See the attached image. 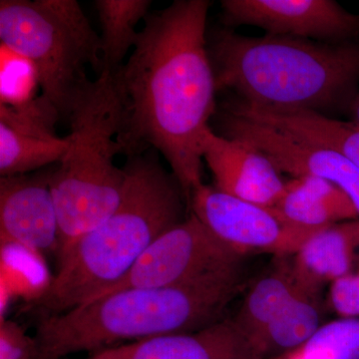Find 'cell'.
<instances>
[{
    "mask_svg": "<svg viewBox=\"0 0 359 359\" xmlns=\"http://www.w3.org/2000/svg\"><path fill=\"white\" fill-rule=\"evenodd\" d=\"M208 0H177L148 14L128 60L114 73L123 107L122 154L159 151L189 207L202 185L203 142L216 114L207 41Z\"/></svg>",
    "mask_w": 359,
    "mask_h": 359,
    "instance_id": "cell-1",
    "label": "cell"
},
{
    "mask_svg": "<svg viewBox=\"0 0 359 359\" xmlns=\"http://www.w3.org/2000/svg\"><path fill=\"white\" fill-rule=\"evenodd\" d=\"M209 44L217 90H233L257 109L325 114L349 109L359 91L355 42L249 37L221 30Z\"/></svg>",
    "mask_w": 359,
    "mask_h": 359,
    "instance_id": "cell-2",
    "label": "cell"
},
{
    "mask_svg": "<svg viewBox=\"0 0 359 359\" xmlns=\"http://www.w3.org/2000/svg\"><path fill=\"white\" fill-rule=\"evenodd\" d=\"M153 151L128 157L126 184L115 211L59 259L56 275L39 299L47 316L77 308L114 287L156 238L183 221L181 187Z\"/></svg>",
    "mask_w": 359,
    "mask_h": 359,
    "instance_id": "cell-3",
    "label": "cell"
},
{
    "mask_svg": "<svg viewBox=\"0 0 359 359\" xmlns=\"http://www.w3.org/2000/svg\"><path fill=\"white\" fill-rule=\"evenodd\" d=\"M241 269L195 282L101 295L37 325L39 359L96 353L122 340L197 332L223 320L242 289Z\"/></svg>",
    "mask_w": 359,
    "mask_h": 359,
    "instance_id": "cell-4",
    "label": "cell"
},
{
    "mask_svg": "<svg viewBox=\"0 0 359 359\" xmlns=\"http://www.w3.org/2000/svg\"><path fill=\"white\" fill-rule=\"evenodd\" d=\"M123 107L114 73L103 69L71 111L67 151L49 172L59 224L58 259L119 205L126 172L116 166Z\"/></svg>",
    "mask_w": 359,
    "mask_h": 359,
    "instance_id": "cell-5",
    "label": "cell"
},
{
    "mask_svg": "<svg viewBox=\"0 0 359 359\" xmlns=\"http://www.w3.org/2000/svg\"><path fill=\"white\" fill-rule=\"evenodd\" d=\"M0 40L32 63L41 95L66 120L91 81L87 67L103 71L100 36L76 0H1Z\"/></svg>",
    "mask_w": 359,
    "mask_h": 359,
    "instance_id": "cell-6",
    "label": "cell"
},
{
    "mask_svg": "<svg viewBox=\"0 0 359 359\" xmlns=\"http://www.w3.org/2000/svg\"><path fill=\"white\" fill-rule=\"evenodd\" d=\"M244 257L219 240L191 212L189 218L156 238L129 273L101 295L195 282L241 269Z\"/></svg>",
    "mask_w": 359,
    "mask_h": 359,
    "instance_id": "cell-7",
    "label": "cell"
},
{
    "mask_svg": "<svg viewBox=\"0 0 359 359\" xmlns=\"http://www.w3.org/2000/svg\"><path fill=\"white\" fill-rule=\"evenodd\" d=\"M189 209L219 240L243 256L261 252L285 259L294 257L320 231L295 226L271 208L238 199L205 184L194 190Z\"/></svg>",
    "mask_w": 359,
    "mask_h": 359,
    "instance_id": "cell-8",
    "label": "cell"
},
{
    "mask_svg": "<svg viewBox=\"0 0 359 359\" xmlns=\"http://www.w3.org/2000/svg\"><path fill=\"white\" fill-rule=\"evenodd\" d=\"M222 136L247 142L292 178L313 177L339 187L359 214V169L346 158L316 144L256 121L224 102L218 114Z\"/></svg>",
    "mask_w": 359,
    "mask_h": 359,
    "instance_id": "cell-9",
    "label": "cell"
},
{
    "mask_svg": "<svg viewBox=\"0 0 359 359\" xmlns=\"http://www.w3.org/2000/svg\"><path fill=\"white\" fill-rule=\"evenodd\" d=\"M224 22L254 25L266 34L344 43L359 35V14L332 0H224Z\"/></svg>",
    "mask_w": 359,
    "mask_h": 359,
    "instance_id": "cell-10",
    "label": "cell"
},
{
    "mask_svg": "<svg viewBox=\"0 0 359 359\" xmlns=\"http://www.w3.org/2000/svg\"><path fill=\"white\" fill-rule=\"evenodd\" d=\"M44 174L1 177L0 241L37 255L59 250V224L55 203Z\"/></svg>",
    "mask_w": 359,
    "mask_h": 359,
    "instance_id": "cell-11",
    "label": "cell"
},
{
    "mask_svg": "<svg viewBox=\"0 0 359 359\" xmlns=\"http://www.w3.org/2000/svg\"><path fill=\"white\" fill-rule=\"evenodd\" d=\"M203 160L214 177L215 188L238 199L273 208L285 189L280 172L263 153L212 128L203 142Z\"/></svg>",
    "mask_w": 359,
    "mask_h": 359,
    "instance_id": "cell-12",
    "label": "cell"
},
{
    "mask_svg": "<svg viewBox=\"0 0 359 359\" xmlns=\"http://www.w3.org/2000/svg\"><path fill=\"white\" fill-rule=\"evenodd\" d=\"M122 347L125 359H264L233 318L197 332L162 335Z\"/></svg>",
    "mask_w": 359,
    "mask_h": 359,
    "instance_id": "cell-13",
    "label": "cell"
},
{
    "mask_svg": "<svg viewBox=\"0 0 359 359\" xmlns=\"http://www.w3.org/2000/svg\"><path fill=\"white\" fill-rule=\"evenodd\" d=\"M359 259V218L316 231L292 262L302 287L318 294L327 283L353 273Z\"/></svg>",
    "mask_w": 359,
    "mask_h": 359,
    "instance_id": "cell-14",
    "label": "cell"
},
{
    "mask_svg": "<svg viewBox=\"0 0 359 359\" xmlns=\"http://www.w3.org/2000/svg\"><path fill=\"white\" fill-rule=\"evenodd\" d=\"M271 209L290 224L311 230L359 218L355 205L346 192L330 182L313 177L287 182Z\"/></svg>",
    "mask_w": 359,
    "mask_h": 359,
    "instance_id": "cell-15",
    "label": "cell"
},
{
    "mask_svg": "<svg viewBox=\"0 0 359 359\" xmlns=\"http://www.w3.org/2000/svg\"><path fill=\"white\" fill-rule=\"evenodd\" d=\"M233 109L283 133L316 144L346 158L359 169V126L311 111L273 112L242 100L228 101Z\"/></svg>",
    "mask_w": 359,
    "mask_h": 359,
    "instance_id": "cell-16",
    "label": "cell"
},
{
    "mask_svg": "<svg viewBox=\"0 0 359 359\" xmlns=\"http://www.w3.org/2000/svg\"><path fill=\"white\" fill-rule=\"evenodd\" d=\"M304 292L309 290L297 280L292 263L283 262L257 280L233 318V323L252 340Z\"/></svg>",
    "mask_w": 359,
    "mask_h": 359,
    "instance_id": "cell-17",
    "label": "cell"
},
{
    "mask_svg": "<svg viewBox=\"0 0 359 359\" xmlns=\"http://www.w3.org/2000/svg\"><path fill=\"white\" fill-rule=\"evenodd\" d=\"M318 294L304 292L297 295L250 340L264 358L297 351L320 330L323 325Z\"/></svg>",
    "mask_w": 359,
    "mask_h": 359,
    "instance_id": "cell-18",
    "label": "cell"
},
{
    "mask_svg": "<svg viewBox=\"0 0 359 359\" xmlns=\"http://www.w3.org/2000/svg\"><path fill=\"white\" fill-rule=\"evenodd\" d=\"M150 0H97L95 7L100 21L103 69L117 72L124 65L125 56L138 41L140 32L136 26L148 16Z\"/></svg>",
    "mask_w": 359,
    "mask_h": 359,
    "instance_id": "cell-19",
    "label": "cell"
},
{
    "mask_svg": "<svg viewBox=\"0 0 359 359\" xmlns=\"http://www.w3.org/2000/svg\"><path fill=\"white\" fill-rule=\"evenodd\" d=\"M67 137H43L18 131L0 123V175L20 176L57 164L67 151Z\"/></svg>",
    "mask_w": 359,
    "mask_h": 359,
    "instance_id": "cell-20",
    "label": "cell"
},
{
    "mask_svg": "<svg viewBox=\"0 0 359 359\" xmlns=\"http://www.w3.org/2000/svg\"><path fill=\"white\" fill-rule=\"evenodd\" d=\"M0 105L21 108L34 102L40 95L39 75L28 59L0 45Z\"/></svg>",
    "mask_w": 359,
    "mask_h": 359,
    "instance_id": "cell-21",
    "label": "cell"
},
{
    "mask_svg": "<svg viewBox=\"0 0 359 359\" xmlns=\"http://www.w3.org/2000/svg\"><path fill=\"white\" fill-rule=\"evenodd\" d=\"M299 351L309 359H359V318L321 325Z\"/></svg>",
    "mask_w": 359,
    "mask_h": 359,
    "instance_id": "cell-22",
    "label": "cell"
},
{
    "mask_svg": "<svg viewBox=\"0 0 359 359\" xmlns=\"http://www.w3.org/2000/svg\"><path fill=\"white\" fill-rule=\"evenodd\" d=\"M0 359H39L36 339L26 334L15 321L1 318Z\"/></svg>",
    "mask_w": 359,
    "mask_h": 359,
    "instance_id": "cell-23",
    "label": "cell"
},
{
    "mask_svg": "<svg viewBox=\"0 0 359 359\" xmlns=\"http://www.w3.org/2000/svg\"><path fill=\"white\" fill-rule=\"evenodd\" d=\"M328 301L339 318H359V273L330 283Z\"/></svg>",
    "mask_w": 359,
    "mask_h": 359,
    "instance_id": "cell-24",
    "label": "cell"
},
{
    "mask_svg": "<svg viewBox=\"0 0 359 359\" xmlns=\"http://www.w3.org/2000/svg\"><path fill=\"white\" fill-rule=\"evenodd\" d=\"M90 359H125L124 351H123L122 346L113 347V348L105 349V351L96 353Z\"/></svg>",
    "mask_w": 359,
    "mask_h": 359,
    "instance_id": "cell-25",
    "label": "cell"
},
{
    "mask_svg": "<svg viewBox=\"0 0 359 359\" xmlns=\"http://www.w3.org/2000/svg\"><path fill=\"white\" fill-rule=\"evenodd\" d=\"M349 111H351V117H353V121L351 122L359 126V91L356 96L354 97L353 103H351V107H349Z\"/></svg>",
    "mask_w": 359,
    "mask_h": 359,
    "instance_id": "cell-26",
    "label": "cell"
},
{
    "mask_svg": "<svg viewBox=\"0 0 359 359\" xmlns=\"http://www.w3.org/2000/svg\"><path fill=\"white\" fill-rule=\"evenodd\" d=\"M356 268H358V271H356V273H359V259H358V266H356Z\"/></svg>",
    "mask_w": 359,
    "mask_h": 359,
    "instance_id": "cell-27",
    "label": "cell"
},
{
    "mask_svg": "<svg viewBox=\"0 0 359 359\" xmlns=\"http://www.w3.org/2000/svg\"><path fill=\"white\" fill-rule=\"evenodd\" d=\"M90 359V358H89Z\"/></svg>",
    "mask_w": 359,
    "mask_h": 359,
    "instance_id": "cell-28",
    "label": "cell"
}]
</instances>
